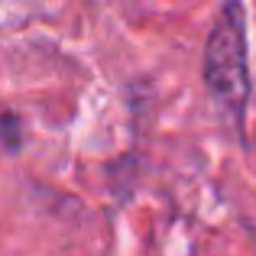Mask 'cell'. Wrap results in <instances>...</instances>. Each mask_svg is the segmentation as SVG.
Returning <instances> with one entry per match:
<instances>
[{
  "instance_id": "1",
  "label": "cell",
  "mask_w": 256,
  "mask_h": 256,
  "mask_svg": "<svg viewBox=\"0 0 256 256\" xmlns=\"http://www.w3.org/2000/svg\"><path fill=\"white\" fill-rule=\"evenodd\" d=\"M201 75L220 117L230 120L237 136L244 140L246 107L253 94L250 78V39H246V10L244 0H224L214 16V26L204 39Z\"/></svg>"
},
{
  "instance_id": "2",
  "label": "cell",
  "mask_w": 256,
  "mask_h": 256,
  "mask_svg": "<svg viewBox=\"0 0 256 256\" xmlns=\"http://www.w3.org/2000/svg\"><path fill=\"white\" fill-rule=\"evenodd\" d=\"M0 146H4L6 152L23 150V120L13 117V114H4V117H0Z\"/></svg>"
}]
</instances>
